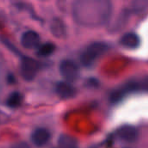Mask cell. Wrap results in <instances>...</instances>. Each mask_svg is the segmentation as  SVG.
Segmentation results:
<instances>
[{
	"label": "cell",
	"mask_w": 148,
	"mask_h": 148,
	"mask_svg": "<svg viewBox=\"0 0 148 148\" xmlns=\"http://www.w3.org/2000/svg\"><path fill=\"white\" fill-rule=\"evenodd\" d=\"M22 101H23L22 95L19 92H15L9 96V98L7 99L6 104L8 106L12 108H16V107H18L22 104Z\"/></svg>",
	"instance_id": "cell-12"
},
{
	"label": "cell",
	"mask_w": 148,
	"mask_h": 148,
	"mask_svg": "<svg viewBox=\"0 0 148 148\" xmlns=\"http://www.w3.org/2000/svg\"><path fill=\"white\" fill-rule=\"evenodd\" d=\"M137 92L148 93V76L126 82L121 87L113 91L111 95V99L112 102H118L126 95Z\"/></svg>",
	"instance_id": "cell-2"
},
{
	"label": "cell",
	"mask_w": 148,
	"mask_h": 148,
	"mask_svg": "<svg viewBox=\"0 0 148 148\" xmlns=\"http://www.w3.org/2000/svg\"><path fill=\"white\" fill-rule=\"evenodd\" d=\"M117 135L119 139L127 143H132L138 138V130L132 125H123L117 131Z\"/></svg>",
	"instance_id": "cell-6"
},
{
	"label": "cell",
	"mask_w": 148,
	"mask_h": 148,
	"mask_svg": "<svg viewBox=\"0 0 148 148\" xmlns=\"http://www.w3.org/2000/svg\"><path fill=\"white\" fill-rule=\"evenodd\" d=\"M22 45L26 49H34L39 46L40 37L39 35L33 31H28L25 32L21 38Z\"/></svg>",
	"instance_id": "cell-8"
},
{
	"label": "cell",
	"mask_w": 148,
	"mask_h": 148,
	"mask_svg": "<svg viewBox=\"0 0 148 148\" xmlns=\"http://www.w3.org/2000/svg\"><path fill=\"white\" fill-rule=\"evenodd\" d=\"M56 92L61 99H68L75 96L76 90L70 84V82L64 81V82H59L57 84Z\"/></svg>",
	"instance_id": "cell-9"
},
{
	"label": "cell",
	"mask_w": 148,
	"mask_h": 148,
	"mask_svg": "<svg viewBox=\"0 0 148 148\" xmlns=\"http://www.w3.org/2000/svg\"><path fill=\"white\" fill-rule=\"evenodd\" d=\"M71 12L78 25L97 28L108 22L112 14V4L110 0H74Z\"/></svg>",
	"instance_id": "cell-1"
},
{
	"label": "cell",
	"mask_w": 148,
	"mask_h": 148,
	"mask_svg": "<svg viewBox=\"0 0 148 148\" xmlns=\"http://www.w3.org/2000/svg\"><path fill=\"white\" fill-rule=\"evenodd\" d=\"M139 38L138 37L137 34L132 33V32H129L125 34L121 39H120V44L125 47V48H129V49H134L136 47H138L139 45Z\"/></svg>",
	"instance_id": "cell-10"
},
{
	"label": "cell",
	"mask_w": 148,
	"mask_h": 148,
	"mask_svg": "<svg viewBox=\"0 0 148 148\" xmlns=\"http://www.w3.org/2000/svg\"><path fill=\"white\" fill-rule=\"evenodd\" d=\"M51 139V132L46 128H38L32 134V141L38 147H43Z\"/></svg>",
	"instance_id": "cell-7"
},
{
	"label": "cell",
	"mask_w": 148,
	"mask_h": 148,
	"mask_svg": "<svg viewBox=\"0 0 148 148\" xmlns=\"http://www.w3.org/2000/svg\"><path fill=\"white\" fill-rule=\"evenodd\" d=\"M59 148H78V143L75 138L69 135H62L58 139Z\"/></svg>",
	"instance_id": "cell-11"
},
{
	"label": "cell",
	"mask_w": 148,
	"mask_h": 148,
	"mask_svg": "<svg viewBox=\"0 0 148 148\" xmlns=\"http://www.w3.org/2000/svg\"><path fill=\"white\" fill-rule=\"evenodd\" d=\"M55 50V46L51 43H46L38 47V55L40 57H47L51 55Z\"/></svg>",
	"instance_id": "cell-13"
},
{
	"label": "cell",
	"mask_w": 148,
	"mask_h": 148,
	"mask_svg": "<svg viewBox=\"0 0 148 148\" xmlns=\"http://www.w3.org/2000/svg\"><path fill=\"white\" fill-rule=\"evenodd\" d=\"M39 70V64L30 58H24L21 63V73L25 80H32Z\"/></svg>",
	"instance_id": "cell-5"
},
{
	"label": "cell",
	"mask_w": 148,
	"mask_h": 148,
	"mask_svg": "<svg viewBox=\"0 0 148 148\" xmlns=\"http://www.w3.org/2000/svg\"><path fill=\"white\" fill-rule=\"evenodd\" d=\"M59 71L62 77L68 82L75 81L79 77V67L72 60H63L59 65Z\"/></svg>",
	"instance_id": "cell-4"
},
{
	"label": "cell",
	"mask_w": 148,
	"mask_h": 148,
	"mask_svg": "<svg viewBox=\"0 0 148 148\" xmlns=\"http://www.w3.org/2000/svg\"><path fill=\"white\" fill-rule=\"evenodd\" d=\"M108 50L106 44L102 42H94L89 45L81 53L80 61L83 65L90 67L95 64V62L102 57Z\"/></svg>",
	"instance_id": "cell-3"
}]
</instances>
